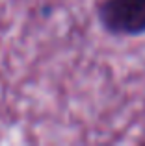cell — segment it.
I'll list each match as a JSON object with an SVG mask.
<instances>
[{
    "label": "cell",
    "mask_w": 145,
    "mask_h": 146,
    "mask_svg": "<svg viewBox=\"0 0 145 146\" xmlns=\"http://www.w3.org/2000/svg\"><path fill=\"white\" fill-rule=\"evenodd\" d=\"M99 26L112 37L145 35V0H102L97 6Z\"/></svg>",
    "instance_id": "cell-1"
}]
</instances>
